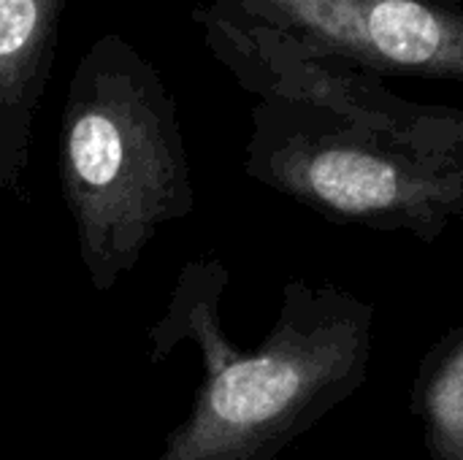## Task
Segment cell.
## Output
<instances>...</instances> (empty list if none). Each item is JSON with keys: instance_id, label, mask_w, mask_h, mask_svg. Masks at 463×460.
<instances>
[{"instance_id": "1", "label": "cell", "mask_w": 463, "mask_h": 460, "mask_svg": "<svg viewBox=\"0 0 463 460\" xmlns=\"http://www.w3.org/2000/svg\"><path fill=\"white\" fill-rule=\"evenodd\" d=\"M225 285L220 260L187 263L149 328L152 363L182 342L203 361L190 415L155 460H277L369 377L374 304L336 285L290 279L260 347L239 350L220 320Z\"/></svg>"}, {"instance_id": "2", "label": "cell", "mask_w": 463, "mask_h": 460, "mask_svg": "<svg viewBox=\"0 0 463 460\" xmlns=\"http://www.w3.org/2000/svg\"><path fill=\"white\" fill-rule=\"evenodd\" d=\"M60 187L95 293L195 206L176 103L155 65L106 33L79 60L60 125Z\"/></svg>"}, {"instance_id": "3", "label": "cell", "mask_w": 463, "mask_h": 460, "mask_svg": "<svg viewBox=\"0 0 463 460\" xmlns=\"http://www.w3.org/2000/svg\"><path fill=\"white\" fill-rule=\"evenodd\" d=\"M244 168L331 222L429 244L463 225L461 163L393 144L320 108L260 100Z\"/></svg>"}, {"instance_id": "4", "label": "cell", "mask_w": 463, "mask_h": 460, "mask_svg": "<svg viewBox=\"0 0 463 460\" xmlns=\"http://www.w3.org/2000/svg\"><path fill=\"white\" fill-rule=\"evenodd\" d=\"M193 19L212 54L260 100L320 108L393 144L463 165V111L404 100L369 70L288 33L225 19L209 5H198Z\"/></svg>"}, {"instance_id": "5", "label": "cell", "mask_w": 463, "mask_h": 460, "mask_svg": "<svg viewBox=\"0 0 463 460\" xmlns=\"http://www.w3.org/2000/svg\"><path fill=\"white\" fill-rule=\"evenodd\" d=\"M225 19L288 33L374 76L463 81L456 0H206Z\"/></svg>"}, {"instance_id": "6", "label": "cell", "mask_w": 463, "mask_h": 460, "mask_svg": "<svg viewBox=\"0 0 463 460\" xmlns=\"http://www.w3.org/2000/svg\"><path fill=\"white\" fill-rule=\"evenodd\" d=\"M65 0H0V187H22Z\"/></svg>"}, {"instance_id": "7", "label": "cell", "mask_w": 463, "mask_h": 460, "mask_svg": "<svg viewBox=\"0 0 463 460\" xmlns=\"http://www.w3.org/2000/svg\"><path fill=\"white\" fill-rule=\"evenodd\" d=\"M412 412L431 460H463V325L418 366Z\"/></svg>"}]
</instances>
